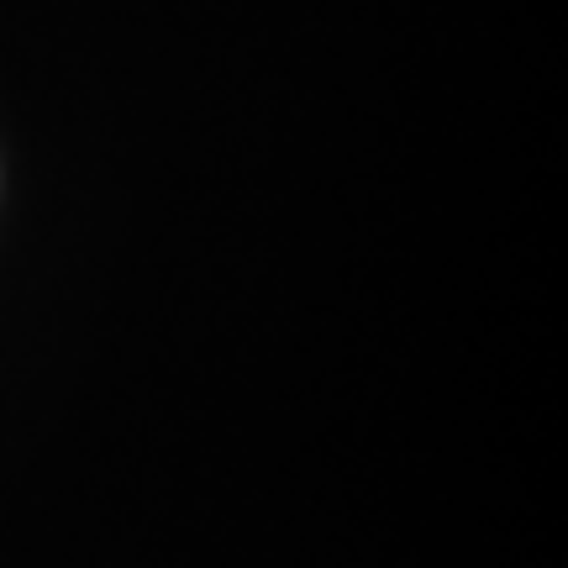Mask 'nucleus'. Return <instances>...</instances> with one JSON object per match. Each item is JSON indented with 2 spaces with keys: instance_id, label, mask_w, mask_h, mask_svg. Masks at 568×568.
Returning <instances> with one entry per match:
<instances>
[]
</instances>
